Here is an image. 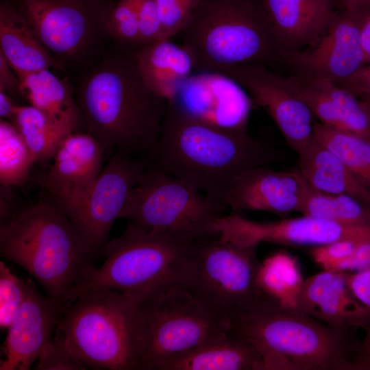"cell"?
Returning a JSON list of instances; mask_svg holds the SVG:
<instances>
[{"instance_id": "obj_1", "label": "cell", "mask_w": 370, "mask_h": 370, "mask_svg": "<svg viewBox=\"0 0 370 370\" xmlns=\"http://www.w3.org/2000/svg\"><path fill=\"white\" fill-rule=\"evenodd\" d=\"M280 158L273 147L246 131L202 121L167 101L158 144L150 162L223 204L224 194L238 175Z\"/></svg>"}, {"instance_id": "obj_2", "label": "cell", "mask_w": 370, "mask_h": 370, "mask_svg": "<svg viewBox=\"0 0 370 370\" xmlns=\"http://www.w3.org/2000/svg\"><path fill=\"white\" fill-rule=\"evenodd\" d=\"M134 50L108 58L94 70L81 86L77 103L88 133L106 151L151 160L167 101L144 82Z\"/></svg>"}, {"instance_id": "obj_3", "label": "cell", "mask_w": 370, "mask_h": 370, "mask_svg": "<svg viewBox=\"0 0 370 370\" xmlns=\"http://www.w3.org/2000/svg\"><path fill=\"white\" fill-rule=\"evenodd\" d=\"M0 254L27 271L64 308L97 269V257L47 192L0 224Z\"/></svg>"}, {"instance_id": "obj_4", "label": "cell", "mask_w": 370, "mask_h": 370, "mask_svg": "<svg viewBox=\"0 0 370 370\" xmlns=\"http://www.w3.org/2000/svg\"><path fill=\"white\" fill-rule=\"evenodd\" d=\"M262 359L261 370H370L353 329L332 327L268 299L230 325Z\"/></svg>"}, {"instance_id": "obj_5", "label": "cell", "mask_w": 370, "mask_h": 370, "mask_svg": "<svg viewBox=\"0 0 370 370\" xmlns=\"http://www.w3.org/2000/svg\"><path fill=\"white\" fill-rule=\"evenodd\" d=\"M179 35L197 72L282 62L262 0H201Z\"/></svg>"}, {"instance_id": "obj_6", "label": "cell", "mask_w": 370, "mask_h": 370, "mask_svg": "<svg viewBox=\"0 0 370 370\" xmlns=\"http://www.w3.org/2000/svg\"><path fill=\"white\" fill-rule=\"evenodd\" d=\"M53 338L87 368L137 370L141 347L140 303L111 289L81 292L64 309Z\"/></svg>"}, {"instance_id": "obj_7", "label": "cell", "mask_w": 370, "mask_h": 370, "mask_svg": "<svg viewBox=\"0 0 370 370\" xmlns=\"http://www.w3.org/2000/svg\"><path fill=\"white\" fill-rule=\"evenodd\" d=\"M193 242L143 233L128 223L122 235L108 241L102 252L103 264L80 286L73 300L86 290L105 288L142 303L170 288H183Z\"/></svg>"}, {"instance_id": "obj_8", "label": "cell", "mask_w": 370, "mask_h": 370, "mask_svg": "<svg viewBox=\"0 0 370 370\" xmlns=\"http://www.w3.org/2000/svg\"><path fill=\"white\" fill-rule=\"evenodd\" d=\"M258 247L237 245L218 236L194 241L183 288L210 313L230 325L270 299L257 284Z\"/></svg>"}, {"instance_id": "obj_9", "label": "cell", "mask_w": 370, "mask_h": 370, "mask_svg": "<svg viewBox=\"0 0 370 370\" xmlns=\"http://www.w3.org/2000/svg\"><path fill=\"white\" fill-rule=\"evenodd\" d=\"M226 208L149 161L119 219L143 233L196 241L217 236L214 222Z\"/></svg>"}, {"instance_id": "obj_10", "label": "cell", "mask_w": 370, "mask_h": 370, "mask_svg": "<svg viewBox=\"0 0 370 370\" xmlns=\"http://www.w3.org/2000/svg\"><path fill=\"white\" fill-rule=\"evenodd\" d=\"M141 347L137 370H160L167 361L216 339L230 324L202 307L183 288L140 303Z\"/></svg>"}, {"instance_id": "obj_11", "label": "cell", "mask_w": 370, "mask_h": 370, "mask_svg": "<svg viewBox=\"0 0 370 370\" xmlns=\"http://www.w3.org/2000/svg\"><path fill=\"white\" fill-rule=\"evenodd\" d=\"M150 160L117 152L103 166L88 197L70 221L98 257L108 241L110 230Z\"/></svg>"}, {"instance_id": "obj_12", "label": "cell", "mask_w": 370, "mask_h": 370, "mask_svg": "<svg viewBox=\"0 0 370 370\" xmlns=\"http://www.w3.org/2000/svg\"><path fill=\"white\" fill-rule=\"evenodd\" d=\"M369 11L344 8L313 45L297 51L282 49V63L301 76L338 84L349 79L367 64L361 30Z\"/></svg>"}, {"instance_id": "obj_13", "label": "cell", "mask_w": 370, "mask_h": 370, "mask_svg": "<svg viewBox=\"0 0 370 370\" xmlns=\"http://www.w3.org/2000/svg\"><path fill=\"white\" fill-rule=\"evenodd\" d=\"M223 74L241 86L254 105L264 109L297 153L314 140L316 118L284 76L262 64H249L224 69Z\"/></svg>"}, {"instance_id": "obj_14", "label": "cell", "mask_w": 370, "mask_h": 370, "mask_svg": "<svg viewBox=\"0 0 370 370\" xmlns=\"http://www.w3.org/2000/svg\"><path fill=\"white\" fill-rule=\"evenodd\" d=\"M214 227L221 241L243 247L258 246L267 242L313 247L338 240L370 236V227L345 225L306 215L258 222L245 218L238 212H231L219 217Z\"/></svg>"}, {"instance_id": "obj_15", "label": "cell", "mask_w": 370, "mask_h": 370, "mask_svg": "<svg viewBox=\"0 0 370 370\" xmlns=\"http://www.w3.org/2000/svg\"><path fill=\"white\" fill-rule=\"evenodd\" d=\"M17 10L56 58H80L101 30L97 15L82 0H20Z\"/></svg>"}, {"instance_id": "obj_16", "label": "cell", "mask_w": 370, "mask_h": 370, "mask_svg": "<svg viewBox=\"0 0 370 370\" xmlns=\"http://www.w3.org/2000/svg\"><path fill=\"white\" fill-rule=\"evenodd\" d=\"M106 150L92 136L69 134L52 158L46 173L36 181L70 219L81 208L103 169Z\"/></svg>"}, {"instance_id": "obj_17", "label": "cell", "mask_w": 370, "mask_h": 370, "mask_svg": "<svg viewBox=\"0 0 370 370\" xmlns=\"http://www.w3.org/2000/svg\"><path fill=\"white\" fill-rule=\"evenodd\" d=\"M167 101L199 120L238 131H246L254 106L241 86L217 72L192 74Z\"/></svg>"}, {"instance_id": "obj_18", "label": "cell", "mask_w": 370, "mask_h": 370, "mask_svg": "<svg viewBox=\"0 0 370 370\" xmlns=\"http://www.w3.org/2000/svg\"><path fill=\"white\" fill-rule=\"evenodd\" d=\"M64 309L48 295H42L34 282L27 279L26 299L1 346L0 370L29 369L53 340Z\"/></svg>"}, {"instance_id": "obj_19", "label": "cell", "mask_w": 370, "mask_h": 370, "mask_svg": "<svg viewBox=\"0 0 370 370\" xmlns=\"http://www.w3.org/2000/svg\"><path fill=\"white\" fill-rule=\"evenodd\" d=\"M307 186L297 169L281 171L257 166L234 180L224 194L223 203L232 212L256 210L284 217L298 212Z\"/></svg>"}, {"instance_id": "obj_20", "label": "cell", "mask_w": 370, "mask_h": 370, "mask_svg": "<svg viewBox=\"0 0 370 370\" xmlns=\"http://www.w3.org/2000/svg\"><path fill=\"white\" fill-rule=\"evenodd\" d=\"M297 308L332 327L366 330L370 325V308L354 297L343 271L323 269L305 279Z\"/></svg>"}, {"instance_id": "obj_21", "label": "cell", "mask_w": 370, "mask_h": 370, "mask_svg": "<svg viewBox=\"0 0 370 370\" xmlns=\"http://www.w3.org/2000/svg\"><path fill=\"white\" fill-rule=\"evenodd\" d=\"M288 77L319 123L370 143V108L359 97L328 79Z\"/></svg>"}, {"instance_id": "obj_22", "label": "cell", "mask_w": 370, "mask_h": 370, "mask_svg": "<svg viewBox=\"0 0 370 370\" xmlns=\"http://www.w3.org/2000/svg\"><path fill=\"white\" fill-rule=\"evenodd\" d=\"M272 32L284 50L297 51L313 45L336 12L324 0H262Z\"/></svg>"}, {"instance_id": "obj_23", "label": "cell", "mask_w": 370, "mask_h": 370, "mask_svg": "<svg viewBox=\"0 0 370 370\" xmlns=\"http://www.w3.org/2000/svg\"><path fill=\"white\" fill-rule=\"evenodd\" d=\"M0 54L17 76L51 68L59 62L45 47L26 19L8 3L0 6Z\"/></svg>"}, {"instance_id": "obj_24", "label": "cell", "mask_w": 370, "mask_h": 370, "mask_svg": "<svg viewBox=\"0 0 370 370\" xmlns=\"http://www.w3.org/2000/svg\"><path fill=\"white\" fill-rule=\"evenodd\" d=\"M140 75L156 95L170 101L195 71L191 54L171 39H161L134 50Z\"/></svg>"}, {"instance_id": "obj_25", "label": "cell", "mask_w": 370, "mask_h": 370, "mask_svg": "<svg viewBox=\"0 0 370 370\" xmlns=\"http://www.w3.org/2000/svg\"><path fill=\"white\" fill-rule=\"evenodd\" d=\"M297 155V170L312 188L326 193L349 195L370 206L369 187L315 138Z\"/></svg>"}, {"instance_id": "obj_26", "label": "cell", "mask_w": 370, "mask_h": 370, "mask_svg": "<svg viewBox=\"0 0 370 370\" xmlns=\"http://www.w3.org/2000/svg\"><path fill=\"white\" fill-rule=\"evenodd\" d=\"M262 359L247 342L225 334L165 362L160 370H261Z\"/></svg>"}, {"instance_id": "obj_27", "label": "cell", "mask_w": 370, "mask_h": 370, "mask_svg": "<svg viewBox=\"0 0 370 370\" xmlns=\"http://www.w3.org/2000/svg\"><path fill=\"white\" fill-rule=\"evenodd\" d=\"M20 79V95L53 121L73 132H79L82 116L69 84L50 70L26 74Z\"/></svg>"}, {"instance_id": "obj_28", "label": "cell", "mask_w": 370, "mask_h": 370, "mask_svg": "<svg viewBox=\"0 0 370 370\" xmlns=\"http://www.w3.org/2000/svg\"><path fill=\"white\" fill-rule=\"evenodd\" d=\"M304 280L297 258L284 251L260 262L257 273L260 290L286 308H297Z\"/></svg>"}, {"instance_id": "obj_29", "label": "cell", "mask_w": 370, "mask_h": 370, "mask_svg": "<svg viewBox=\"0 0 370 370\" xmlns=\"http://www.w3.org/2000/svg\"><path fill=\"white\" fill-rule=\"evenodd\" d=\"M10 122L21 135L35 162L41 164L51 160L64 139L73 133L31 105H18Z\"/></svg>"}, {"instance_id": "obj_30", "label": "cell", "mask_w": 370, "mask_h": 370, "mask_svg": "<svg viewBox=\"0 0 370 370\" xmlns=\"http://www.w3.org/2000/svg\"><path fill=\"white\" fill-rule=\"evenodd\" d=\"M298 212L345 225L370 227V206L351 195L320 192L308 184Z\"/></svg>"}, {"instance_id": "obj_31", "label": "cell", "mask_w": 370, "mask_h": 370, "mask_svg": "<svg viewBox=\"0 0 370 370\" xmlns=\"http://www.w3.org/2000/svg\"><path fill=\"white\" fill-rule=\"evenodd\" d=\"M34 158L12 123L0 121V182L11 188L29 179Z\"/></svg>"}, {"instance_id": "obj_32", "label": "cell", "mask_w": 370, "mask_h": 370, "mask_svg": "<svg viewBox=\"0 0 370 370\" xmlns=\"http://www.w3.org/2000/svg\"><path fill=\"white\" fill-rule=\"evenodd\" d=\"M314 138L336 154L370 188V143L317 122Z\"/></svg>"}, {"instance_id": "obj_33", "label": "cell", "mask_w": 370, "mask_h": 370, "mask_svg": "<svg viewBox=\"0 0 370 370\" xmlns=\"http://www.w3.org/2000/svg\"><path fill=\"white\" fill-rule=\"evenodd\" d=\"M27 292V280L14 274L0 262V328L8 330L17 317Z\"/></svg>"}, {"instance_id": "obj_34", "label": "cell", "mask_w": 370, "mask_h": 370, "mask_svg": "<svg viewBox=\"0 0 370 370\" xmlns=\"http://www.w3.org/2000/svg\"><path fill=\"white\" fill-rule=\"evenodd\" d=\"M108 32L125 46L139 47L140 35L134 0H121L109 12L106 18Z\"/></svg>"}, {"instance_id": "obj_35", "label": "cell", "mask_w": 370, "mask_h": 370, "mask_svg": "<svg viewBox=\"0 0 370 370\" xmlns=\"http://www.w3.org/2000/svg\"><path fill=\"white\" fill-rule=\"evenodd\" d=\"M201 0H156L163 38L179 34Z\"/></svg>"}, {"instance_id": "obj_36", "label": "cell", "mask_w": 370, "mask_h": 370, "mask_svg": "<svg viewBox=\"0 0 370 370\" xmlns=\"http://www.w3.org/2000/svg\"><path fill=\"white\" fill-rule=\"evenodd\" d=\"M86 367L60 341L53 337L42 349L36 370H84Z\"/></svg>"}, {"instance_id": "obj_37", "label": "cell", "mask_w": 370, "mask_h": 370, "mask_svg": "<svg viewBox=\"0 0 370 370\" xmlns=\"http://www.w3.org/2000/svg\"><path fill=\"white\" fill-rule=\"evenodd\" d=\"M367 237L341 239L313 247L310 254L312 260L323 269H336L353 254L358 243Z\"/></svg>"}, {"instance_id": "obj_38", "label": "cell", "mask_w": 370, "mask_h": 370, "mask_svg": "<svg viewBox=\"0 0 370 370\" xmlns=\"http://www.w3.org/2000/svg\"><path fill=\"white\" fill-rule=\"evenodd\" d=\"M134 1L140 35L139 47L164 39L156 0Z\"/></svg>"}, {"instance_id": "obj_39", "label": "cell", "mask_w": 370, "mask_h": 370, "mask_svg": "<svg viewBox=\"0 0 370 370\" xmlns=\"http://www.w3.org/2000/svg\"><path fill=\"white\" fill-rule=\"evenodd\" d=\"M370 269V236L361 240L353 254L335 270L356 272Z\"/></svg>"}, {"instance_id": "obj_40", "label": "cell", "mask_w": 370, "mask_h": 370, "mask_svg": "<svg viewBox=\"0 0 370 370\" xmlns=\"http://www.w3.org/2000/svg\"><path fill=\"white\" fill-rule=\"evenodd\" d=\"M347 280L354 297L370 308V269L347 272Z\"/></svg>"}, {"instance_id": "obj_41", "label": "cell", "mask_w": 370, "mask_h": 370, "mask_svg": "<svg viewBox=\"0 0 370 370\" xmlns=\"http://www.w3.org/2000/svg\"><path fill=\"white\" fill-rule=\"evenodd\" d=\"M338 85L358 97L370 94V64H365L351 78Z\"/></svg>"}, {"instance_id": "obj_42", "label": "cell", "mask_w": 370, "mask_h": 370, "mask_svg": "<svg viewBox=\"0 0 370 370\" xmlns=\"http://www.w3.org/2000/svg\"><path fill=\"white\" fill-rule=\"evenodd\" d=\"M20 79L13 69L0 54V90L7 94H20Z\"/></svg>"}, {"instance_id": "obj_43", "label": "cell", "mask_w": 370, "mask_h": 370, "mask_svg": "<svg viewBox=\"0 0 370 370\" xmlns=\"http://www.w3.org/2000/svg\"><path fill=\"white\" fill-rule=\"evenodd\" d=\"M17 104L14 103L8 94L0 90V116L5 120H12Z\"/></svg>"}, {"instance_id": "obj_44", "label": "cell", "mask_w": 370, "mask_h": 370, "mask_svg": "<svg viewBox=\"0 0 370 370\" xmlns=\"http://www.w3.org/2000/svg\"><path fill=\"white\" fill-rule=\"evenodd\" d=\"M361 40L367 64H370V10L364 21L361 30Z\"/></svg>"}, {"instance_id": "obj_45", "label": "cell", "mask_w": 370, "mask_h": 370, "mask_svg": "<svg viewBox=\"0 0 370 370\" xmlns=\"http://www.w3.org/2000/svg\"><path fill=\"white\" fill-rule=\"evenodd\" d=\"M345 9L370 10V0H338Z\"/></svg>"}, {"instance_id": "obj_46", "label": "cell", "mask_w": 370, "mask_h": 370, "mask_svg": "<svg viewBox=\"0 0 370 370\" xmlns=\"http://www.w3.org/2000/svg\"><path fill=\"white\" fill-rule=\"evenodd\" d=\"M365 330V336L362 341V352L364 357L370 360V325Z\"/></svg>"}, {"instance_id": "obj_47", "label": "cell", "mask_w": 370, "mask_h": 370, "mask_svg": "<svg viewBox=\"0 0 370 370\" xmlns=\"http://www.w3.org/2000/svg\"><path fill=\"white\" fill-rule=\"evenodd\" d=\"M359 97L362 99L369 106L370 108V94L362 95L359 96Z\"/></svg>"}, {"instance_id": "obj_48", "label": "cell", "mask_w": 370, "mask_h": 370, "mask_svg": "<svg viewBox=\"0 0 370 370\" xmlns=\"http://www.w3.org/2000/svg\"><path fill=\"white\" fill-rule=\"evenodd\" d=\"M324 1H332V0H324Z\"/></svg>"}]
</instances>
